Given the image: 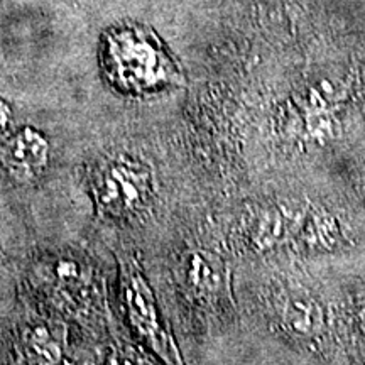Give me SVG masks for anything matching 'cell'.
<instances>
[{"label":"cell","instance_id":"12","mask_svg":"<svg viewBox=\"0 0 365 365\" xmlns=\"http://www.w3.org/2000/svg\"><path fill=\"white\" fill-rule=\"evenodd\" d=\"M11 108H9L7 103H4L2 100H0V132H4L7 129L9 122H11Z\"/></svg>","mask_w":365,"mask_h":365},{"label":"cell","instance_id":"5","mask_svg":"<svg viewBox=\"0 0 365 365\" xmlns=\"http://www.w3.org/2000/svg\"><path fill=\"white\" fill-rule=\"evenodd\" d=\"M49 156L48 139L33 127L12 132L0 140V168L17 186L38 182L48 170Z\"/></svg>","mask_w":365,"mask_h":365},{"label":"cell","instance_id":"4","mask_svg":"<svg viewBox=\"0 0 365 365\" xmlns=\"http://www.w3.org/2000/svg\"><path fill=\"white\" fill-rule=\"evenodd\" d=\"M107 71L124 90L143 91L170 80L161 54L145 43H118L108 54Z\"/></svg>","mask_w":365,"mask_h":365},{"label":"cell","instance_id":"3","mask_svg":"<svg viewBox=\"0 0 365 365\" xmlns=\"http://www.w3.org/2000/svg\"><path fill=\"white\" fill-rule=\"evenodd\" d=\"M118 289L125 318L137 335L163 357L166 365H182L170 333L164 327L156 296L134 254L118 257Z\"/></svg>","mask_w":365,"mask_h":365},{"label":"cell","instance_id":"2","mask_svg":"<svg viewBox=\"0 0 365 365\" xmlns=\"http://www.w3.org/2000/svg\"><path fill=\"white\" fill-rule=\"evenodd\" d=\"M86 185L95 210L107 220H130L144 212L153 196L149 168L124 154L98 158L86 173Z\"/></svg>","mask_w":365,"mask_h":365},{"label":"cell","instance_id":"1","mask_svg":"<svg viewBox=\"0 0 365 365\" xmlns=\"http://www.w3.org/2000/svg\"><path fill=\"white\" fill-rule=\"evenodd\" d=\"M26 282L44 312L75 322L103 317L97 271L80 252L70 249L39 252L27 267Z\"/></svg>","mask_w":365,"mask_h":365},{"label":"cell","instance_id":"13","mask_svg":"<svg viewBox=\"0 0 365 365\" xmlns=\"http://www.w3.org/2000/svg\"><path fill=\"white\" fill-rule=\"evenodd\" d=\"M360 318H362V328H364V331H365V308H364L362 314H360Z\"/></svg>","mask_w":365,"mask_h":365},{"label":"cell","instance_id":"11","mask_svg":"<svg viewBox=\"0 0 365 365\" xmlns=\"http://www.w3.org/2000/svg\"><path fill=\"white\" fill-rule=\"evenodd\" d=\"M113 359H115V365H148L145 360L134 349H130V346L124 344H118L115 346Z\"/></svg>","mask_w":365,"mask_h":365},{"label":"cell","instance_id":"8","mask_svg":"<svg viewBox=\"0 0 365 365\" xmlns=\"http://www.w3.org/2000/svg\"><path fill=\"white\" fill-rule=\"evenodd\" d=\"M186 289L198 299H213L225 287V269L217 255L195 250L186 255L181 266Z\"/></svg>","mask_w":365,"mask_h":365},{"label":"cell","instance_id":"9","mask_svg":"<svg viewBox=\"0 0 365 365\" xmlns=\"http://www.w3.org/2000/svg\"><path fill=\"white\" fill-rule=\"evenodd\" d=\"M341 239V227L335 215L318 207L304 208L294 235L299 247L309 252H330L340 247Z\"/></svg>","mask_w":365,"mask_h":365},{"label":"cell","instance_id":"6","mask_svg":"<svg viewBox=\"0 0 365 365\" xmlns=\"http://www.w3.org/2000/svg\"><path fill=\"white\" fill-rule=\"evenodd\" d=\"M27 318L29 319H24L17 327V335L24 352L38 364H56L66 344V325L63 318L44 309Z\"/></svg>","mask_w":365,"mask_h":365},{"label":"cell","instance_id":"10","mask_svg":"<svg viewBox=\"0 0 365 365\" xmlns=\"http://www.w3.org/2000/svg\"><path fill=\"white\" fill-rule=\"evenodd\" d=\"M279 318L287 331L301 339H313L325 327V312L307 294H286L279 301Z\"/></svg>","mask_w":365,"mask_h":365},{"label":"cell","instance_id":"7","mask_svg":"<svg viewBox=\"0 0 365 365\" xmlns=\"http://www.w3.org/2000/svg\"><path fill=\"white\" fill-rule=\"evenodd\" d=\"M304 208L272 203L257 208L249 218V239L257 250H272L293 242Z\"/></svg>","mask_w":365,"mask_h":365}]
</instances>
